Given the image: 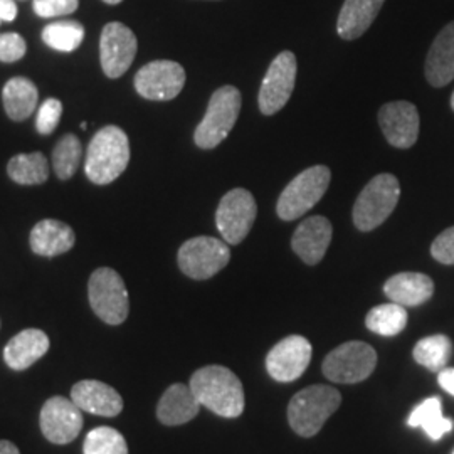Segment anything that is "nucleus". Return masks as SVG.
<instances>
[{"label":"nucleus","instance_id":"22","mask_svg":"<svg viewBox=\"0 0 454 454\" xmlns=\"http://www.w3.org/2000/svg\"><path fill=\"white\" fill-rule=\"evenodd\" d=\"M76 243L74 231L71 227L56 221V219H44L37 223L31 231L29 244L35 254L54 258L67 253Z\"/></svg>","mask_w":454,"mask_h":454},{"label":"nucleus","instance_id":"4","mask_svg":"<svg viewBox=\"0 0 454 454\" xmlns=\"http://www.w3.org/2000/svg\"><path fill=\"white\" fill-rule=\"evenodd\" d=\"M241 114V93L236 86H223L209 101L207 112L195 129V145L211 150L221 145L232 131Z\"/></svg>","mask_w":454,"mask_h":454},{"label":"nucleus","instance_id":"10","mask_svg":"<svg viewBox=\"0 0 454 454\" xmlns=\"http://www.w3.org/2000/svg\"><path fill=\"white\" fill-rule=\"evenodd\" d=\"M258 206L253 194L246 189L229 191L219 202L215 226L227 244L243 243L256 221Z\"/></svg>","mask_w":454,"mask_h":454},{"label":"nucleus","instance_id":"13","mask_svg":"<svg viewBox=\"0 0 454 454\" xmlns=\"http://www.w3.org/2000/svg\"><path fill=\"white\" fill-rule=\"evenodd\" d=\"M137 35L121 22H110L103 27L99 39V59L108 78L123 76L137 56Z\"/></svg>","mask_w":454,"mask_h":454},{"label":"nucleus","instance_id":"31","mask_svg":"<svg viewBox=\"0 0 454 454\" xmlns=\"http://www.w3.org/2000/svg\"><path fill=\"white\" fill-rule=\"evenodd\" d=\"M82 142L76 135H66L52 152V167L61 180L71 179L82 162Z\"/></svg>","mask_w":454,"mask_h":454},{"label":"nucleus","instance_id":"8","mask_svg":"<svg viewBox=\"0 0 454 454\" xmlns=\"http://www.w3.org/2000/svg\"><path fill=\"white\" fill-rule=\"evenodd\" d=\"M375 365L377 354L369 343L347 341L325 357L322 369L332 382L357 384L373 372Z\"/></svg>","mask_w":454,"mask_h":454},{"label":"nucleus","instance_id":"20","mask_svg":"<svg viewBox=\"0 0 454 454\" xmlns=\"http://www.w3.org/2000/svg\"><path fill=\"white\" fill-rule=\"evenodd\" d=\"M49 337L37 328H27L17 333L4 348V360L12 371H26L49 350Z\"/></svg>","mask_w":454,"mask_h":454},{"label":"nucleus","instance_id":"15","mask_svg":"<svg viewBox=\"0 0 454 454\" xmlns=\"http://www.w3.org/2000/svg\"><path fill=\"white\" fill-rule=\"evenodd\" d=\"M311 343L301 335L278 341L266 357V369L278 382H293L307 371L311 360Z\"/></svg>","mask_w":454,"mask_h":454},{"label":"nucleus","instance_id":"3","mask_svg":"<svg viewBox=\"0 0 454 454\" xmlns=\"http://www.w3.org/2000/svg\"><path fill=\"white\" fill-rule=\"evenodd\" d=\"M340 392L328 386H311L300 390L288 406V421L293 431L303 438L315 436L328 418L340 407Z\"/></svg>","mask_w":454,"mask_h":454},{"label":"nucleus","instance_id":"16","mask_svg":"<svg viewBox=\"0 0 454 454\" xmlns=\"http://www.w3.org/2000/svg\"><path fill=\"white\" fill-rule=\"evenodd\" d=\"M379 125L390 145L411 148L419 137V112L409 101H390L379 112Z\"/></svg>","mask_w":454,"mask_h":454},{"label":"nucleus","instance_id":"2","mask_svg":"<svg viewBox=\"0 0 454 454\" xmlns=\"http://www.w3.org/2000/svg\"><path fill=\"white\" fill-rule=\"evenodd\" d=\"M130 162V142L127 133L110 125L98 131L90 142L84 172L98 185H106L118 179Z\"/></svg>","mask_w":454,"mask_h":454},{"label":"nucleus","instance_id":"6","mask_svg":"<svg viewBox=\"0 0 454 454\" xmlns=\"http://www.w3.org/2000/svg\"><path fill=\"white\" fill-rule=\"evenodd\" d=\"M330 168L315 165L298 174L279 195L276 212L283 221H294L317 206L330 185Z\"/></svg>","mask_w":454,"mask_h":454},{"label":"nucleus","instance_id":"7","mask_svg":"<svg viewBox=\"0 0 454 454\" xmlns=\"http://www.w3.org/2000/svg\"><path fill=\"white\" fill-rule=\"evenodd\" d=\"M88 296L93 311L108 325H121L130 311V300L123 278L112 268H99L88 283Z\"/></svg>","mask_w":454,"mask_h":454},{"label":"nucleus","instance_id":"5","mask_svg":"<svg viewBox=\"0 0 454 454\" xmlns=\"http://www.w3.org/2000/svg\"><path fill=\"white\" fill-rule=\"evenodd\" d=\"M401 197V184L392 174L375 176L364 189L354 206V224L369 232L386 223Z\"/></svg>","mask_w":454,"mask_h":454},{"label":"nucleus","instance_id":"34","mask_svg":"<svg viewBox=\"0 0 454 454\" xmlns=\"http://www.w3.org/2000/svg\"><path fill=\"white\" fill-rule=\"evenodd\" d=\"M27 52V44L24 37L17 33L0 34V61L16 63Z\"/></svg>","mask_w":454,"mask_h":454},{"label":"nucleus","instance_id":"32","mask_svg":"<svg viewBox=\"0 0 454 454\" xmlns=\"http://www.w3.org/2000/svg\"><path fill=\"white\" fill-rule=\"evenodd\" d=\"M82 454H129V446L120 431L99 426L88 433L82 444Z\"/></svg>","mask_w":454,"mask_h":454},{"label":"nucleus","instance_id":"27","mask_svg":"<svg viewBox=\"0 0 454 454\" xmlns=\"http://www.w3.org/2000/svg\"><path fill=\"white\" fill-rule=\"evenodd\" d=\"M7 174L20 185L44 184L49 177L48 159L41 152L19 153L9 160Z\"/></svg>","mask_w":454,"mask_h":454},{"label":"nucleus","instance_id":"29","mask_svg":"<svg viewBox=\"0 0 454 454\" xmlns=\"http://www.w3.org/2000/svg\"><path fill=\"white\" fill-rule=\"evenodd\" d=\"M84 27L76 20L51 22L43 29V41L51 49L61 52H73L82 46Z\"/></svg>","mask_w":454,"mask_h":454},{"label":"nucleus","instance_id":"1","mask_svg":"<svg viewBox=\"0 0 454 454\" xmlns=\"http://www.w3.org/2000/svg\"><path fill=\"white\" fill-rule=\"evenodd\" d=\"M191 389L200 406L221 418H239L243 414V384L236 373L223 365L199 369L191 379Z\"/></svg>","mask_w":454,"mask_h":454},{"label":"nucleus","instance_id":"26","mask_svg":"<svg viewBox=\"0 0 454 454\" xmlns=\"http://www.w3.org/2000/svg\"><path fill=\"white\" fill-rule=\"evenodd\" d=\"M407 424L411 427H422L424 433L433 441H439L444 434L451 433L454 426L451 419L442 416V406L439 397H429L422 401L419 406L414 407Z\"/></svg>","mask_w":454,"mask_h":454},{"label":"nucleus","instance_id":"14","mask_svg":"<svg viewBox=\"0 0 454 454\" xmlns=\"http://www.w3.org/2000/svg\"><path fill=\"white\" fill-rule=\"evenodd\" d=\"M41 431L52 444H69L82 429V409L61 395L51 397L41 409Z\"/></svg>","mask_w":454,"mask_h":454},{"label":"nucleus","instance_id":"40","mask_svg":"<svg viewBox=\"0 0 454 454\" xmlns=\"http://www.w3.org/2000/svg\"><path fill=\"white\" fill-rule=\"evenodd\" d=\"M105 4H108V5H118V4H121L123 0H103Z\"/></svg>","mask_w":454,"mask_h":454},{"label":"nucleus","instance_id":"38","mask_svg":"<svg viewBox=\"0 0 454 454\" xmlns=\"http://www.w3.org/2000/svg\"><path fill=\"white\" fill-rule=\"evenodd\" d=\"M438 382L442 389L454 397V369L439 371Z\"/></svg>","mask_w":454,"mask_h":454},{"label":"nucleus","instance_id":"42","mask_svg":"<svg viewBox=\"0 0 454 454\" xmlns=\"http://www.w3.org/2000/svg\"><path fill=\"white\" fill-rule=\"evenodd\" d=\"M451 108H453V112H454V91H453V97H451Z\"/></svg>","mask_w":454,"mask_h":454},{"label":"nucleus","instance_id":"12","mask_svg":"<svg viewBox=\"0 0 454 454\" xmlns=\"http://www.w3.org/2000/svg\"><path fill=\"white\" fill-rule=\"evenodd\" d=\"M185 84V69L176 61H152L135 74L137 93L150 101H170Z\"/></svg>","mask_w":454,"mask_h":454},{"label":"nucleus","instance_id":"36","mask_svg":"<svg viewBox=\"0 0 454 454\" xmlns=\"http://www.w3.org/2000/svg\"><path fill=\"white\" fill-rule=\"evenodd\" d=\"M431 254L441 264H454V226L442 231L434 239Z\"/></svg>","mask_w":454,"mask_h":454},{"label":"nucleus","instance_id":"18","mask_svg":"<svg viewBox=\"0 0 454 454\" xmlns=\"http://www.w3.org/2000/svg\"><path fill=\"white\" fill-rule=\"evenodd\" d=\"M71 399L84 412L114 418L123 411V399L116 390L99 380H82L71 389Z\"/></svg>","mask_w":454,"mask_h":454},{"label":"nucleus","instance_id":"17","mask_svg":"<svg viewBox=\"0 0 454 454\" xmlns=\"http://www.w3.org/2000/svg\"><path fill=\"white\" fill-rule=\"evenodd\" d=\"M333 227L324 215H311L296 227L293 234V251L309 266L324 260L325 253L332 241Z\"/></svg>","mask_w":454,"mask_h":454},{"label":"nucleus","instance_id":"23","mask_svg":"<svg viewBox=\"0 0 454 454\" xmlns=\"http://www.w3.org/2000/svg\"><path fill=\"white\" fill-rule=\"evenodd\" d=\"M200 404L191 386L174 384L163 392L157 406V418L165 426H180L192 421L199 414Z\"/></svg>","mask_w":454,"mask_h":454},{"label":"nucleus","instance_id":"33","mask_svg":"<svg viewBox=\"0 0 454 454\" xmlns=\"http://www.w3.org/2000/svg\"><path fill=\"white\" fill-rule=\"evenodd\" d=\"M63 114V103L56 98H49L46 99L37 114V120H35V127L41 135H51L52 131L56 130V127L59 125Z\"/></svg>","mask_w":454,"mask_h":454},{"label":"nucleus","instance_id":"11","mask_svg":"<svg viewBox=\"0 0 454 454\" xmlns=\"http://www.w3.org/2000/svg\"><path fill=\"white\" fill-rule=\"evenodd\" d=\"M296 67V56L292 51H283L276 56L261 82V114L271 116L286 106L294 90Z\"/></svg>","mask_w":454,"mask_h":454},{"label":"nucleus","instance_id":"37","mask_svg":"<svg viewBox=\"0 0 454 454\" xmlns=\"http://www.w3.org/2000/svg\"><path fill=\"white\" fill-rule=\"evenodd\" d=\"M17 17V5L14 0H0V24L14 22Z\"/></svg>","mask_w":454,"mask_h":454},{"label":"nucleus","instance_id":"30","mask_svg":"<svg viewBox=\"0 0 454 454\" xmlns=\"http://www.w3.org/2000/svg\"><path fill=\"white\" fill-rule=\"evenodd\" d=\"M451 357V340L446 335L426 337L414 347V360L429 369L431 372H439L446 367Z\"/></svg>","mask_w":454,"mask_h":454},{"label":"nucleus","instance_id":"9","mask_svg":"<svg viewBox=\"0 0 454 454\" xmlns=\"http://www.w3.org/2000/svg\"><path fill=\"white\" fill-rule=\"evenodd\" d=\"M177 260L184 275L192 279H209L226 268L231 249L226 241L199 236L182 244Z\"/></svg>","mask_w":454,"mask_h":454},{"label":"nucleus","instance_id":"41","mask_svg":"<svg viewBox=\"0 0 454 454\" xmlns=\"http://www.w3.org/2000/svg\"><path fill=\"white\" fill-rule=\"evenodd\" d=\"M82 130H86V129H88V123H86V121H82Z\"/></svg>","mask_w":454,"mask_h":454},{"label":"nucleus","instance_id":"24","mask_svg":"<svg viewBox=\"0 0 454 454\" xmlns=\"http://www.w3.org/2000/svg\"><path fill=\"white\" fill-rule=\"evenodd\" d=\"M386 0H345L337 20V33L345 41H354L367 33Z\"/></svg>","mask_w":454,"mask_h":454},{"label":"nucleus","instance_id":"19","mask_svg":"<svg viewBox=\"0 0 454 454\" xmlns=\"http://www.w3.org/2000/svg\"><path fill=\"white\" fill-rule=\"evenodd\" d=\"M426 80L442 88L454 80V20L436 35L426 58Z\"/></svg>","mask_w":454,"mask_h":454},{"label":"nucleus","instance_id":"39","mask_svg":"<svg viewBox=\"0 0 454 454\" xmlns=\"http://www.w3.org/2000/svg\"><path fill=\"white\" fill-rule=\"evenodd\" d=\"M0 454H20L17 450L16 444H12L11 441H0Z\"/></svg>","mask_w":454,"mask_h":454},{"label":"nucleus","instance_id":"28","mask_svg":"<svg viewBox=\"0 0 454 454\" xmlns=\"http://www.w3.org/2000/svg\"><path fill=\"white\" fill-rule=\"evenodd\" d=\"M367 328L382 337H395L407 326L406 307L394 301L373 307L365 318Z\"/></svg>","mask_w":454,"mask_h":454},{"label":"nucleus","instance_id":"35","mask_svg":"<svg viewBox=\"0 0 454 454\" xmlns=\"http://www.w3.org/2000/svg\"><path fill=\"white\" fill-rule=\"evenodd\" d=\"M78 7L80 0H34V12L44 19L69 16Z\"/></svg>","mask_w":454,"mask_h":454},{"label":"nucleus","instance_id":"21","mask_svg":"<svg viewBox=\"0 0 454 454\" xmlns=\"http://www.w3.org/2000/svg\"><path fill=\"white\" fill-rule=\"evenodd\" d=\"M384 293L397 305L419 307L434 294V283L422 273H399L386 281Z\"/></svg>","mask_w":454,"mask_h":454},{"label":"nucleus","instance_id":"25","mask_svg":"<svg viewBox=\"0 0 454 454\" xmlns=\"http://www.w3.org/2000/svg\"><path fill=\"white\" fill-rule=\"evenodd\" d=\"M2 99H4V108L7 116L14 121H24L34 114L39 93L31 80L17 76L5 82Z\"/></svg>","mask_w":454,"mask_h":454},{"label":"nucleus","instance_id":"43","mask_svg":"<svg viewBox=\"0 0 454 454\" xmlns=\"http://www.w3.org/2000/svg\"><path fill=\"white\" fill-rule=\"evenodd\" d=\"M453 454H454V451H453Z\"/></svg>","mask_w":454,"mask_h":454}]
</instances>
